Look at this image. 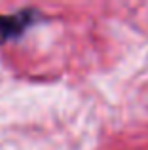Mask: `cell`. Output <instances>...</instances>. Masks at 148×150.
<instances>
[{"instance_id":"obj_1","label":"cell","mask_w":148,"mask_h":150,"mask_svg":"<svg viewBox=\"0 0 148 150\" xmlns=\"http://www.w3.org/2000/svg\"><path fill=\"white\" fill-rule=\"evenodd\" d=\"M38 17L36 10H23L13 15H0V44L17 38L29 29Z\"/></svg>"}]
</instances>
